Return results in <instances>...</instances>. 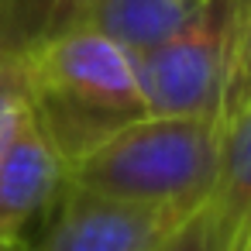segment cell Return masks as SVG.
<instances>
[{
    "instance_id": "cell-1",
    "label": "cell",
    "mask_w": 251,
    "mask_h": 251,
    "mask_svg": "<svg viewBox=\"0 0 251 251\" xmlns=\"http://www.w3.org/2000/svg\"><path fill=\"white\" fill-rule=\"evenodd\" d=\"M21 62L28 103L62 165L83 158L117 127L148 117L134 59L90 28H73Z\"/></svg>"
},
{
    "instance_id": "cell-2",
    "label": "cell",
    "mask_w": 251,
    "mask_h": 251,
    "mask_svg": "<svg viewBox=\"0 0 251 251\" xmlns=\"http://www.w3.org/2000/svg\"><path fill=\"white\" fill-rule=\"evenodd\" d=\"M220 158V121L141 117L66 165V182L134 203H206Z\"/></svg>"
},
{
    "instance_id": "cell-3",
    "label": "cell",
    "mask_w": 251,
    "mask_h": 251,
    "mask_svg": "<svg viewBox=\"0 0 251 251\" xmlns=\"http://www.w3.org/2000/svg\"><path fill=\"white\" fill-rule=\"evenodd\" d=\"M237 7L241 0H200L169 42L134 59L148 117L220 121Z\"/></svg>"
},
{
    "instance_id": "cell-4",
    "label": "cell",
    "mask_w": 251,
    "mask_h": 251,
    "mask_svg": "<svg viewBox=\"0 0 251 251\" xmlns=\"http://www.w3.org/2000/svg\"><path fill=\"white\" fill-rule=\"evenodd\" d=\"M193 210L117 200L66 182L38 237L28 244L35 251H155Z\"/></svg>"
},
{
    "instance_id": "cell-5",
    "label": "cell",
    "mask_w": 251,
    "mask_h": 251,
    "mask_svg": "<svg viewBox=\"0 0 251 251\" xmlns=\"http://www.w3.org/2000/svg\"><path fill=\"white\" fill-rule=\"evenodd\" d=\"M66 189V165L25 103L0 141V244H28Z\"/></svg>"
},
{
    "instance_id": "cell-6",
    "label": "cell",
    "mask_w": 251,
    "mask_h": 251,
    "mask_svg": "<svg viewBox=\"0 0 251 251\" xmlns=\"http://www.w3.org/2000/svg\"><path fill=\"white\" fill-rule=\"evenodd\" d=\"M206 213L220 251H248L251 244V103L220 121L217 179Z\"/></svg>"
},
{
    "instance_id": "cell-7",
    "label": "cell",
    "mask_w": 251,
    "mask_h": 251,
    "mask_svg": "<svg viewBox=\"0 0 251 251\" xmlns=\"http://www.w3.org/2000/svg\"><path fill=\"white\" fill-rule=\"evenodd\" d=\"M196 4L200 0H97L79 28H90L124 49L131 59H141L169 42L189 21Z\"/></svg>"
},
{
    "instance_id": "cell-8",
    "label": "cell",
    "mask_w": 251,
    "mask_h": 251,
    "mask_svg": "<svg viewBox=\"0 0 251 251\" xmlns=\"http://www.w3.org/2000/svg\"><path fill=\"white\" fill-rule=\"evenodd\" d=\"M97 0H0V59H28L79 28Z\"/></svg>"
},
{
    "instance_id": "cell-9",
    "label": "cell",
    "mask_w": 251,
    "mask_h": 251,
    "mask_svg": "<svg viewBox=\"0 0 251 251\" xmlns=\"http://www.w3.org/2000/svg\"><path fill=\"white\" fill-rule=\"evenodd\" d=\"M251 103V0H241L237 7V28H234V45H230V69H227V86H224V103H220V121L230 117Z\"/></svg>"
},
{
    "instance_id": "cell-10",
    "label": "cell",
    "mask_w": 251,
    "mask_h": 251,
    "mask_svg": "<svg viewBox=\"0 0 251 251\" xmlns=\"http://www.w3.org/2000/svg\"><path fill=\"white\" fill-rule=\"evenodd\" d=\"M155 251H220L213 224H210V213H206V203L196 206Z\"/></svg>"
},
{
    "instance_id": "cell-11",
    "label": "cell",
    "mask_w": 251,
    "mask_h": 251,
    "mask_svg": "<svg viewBox=\"0 0 251 251\" xmlns=\"http://www.w3.org/2000/svg\"><path fill=\"white\" fill-rule=\"evenodd\" d=\"M28 103V76L25 62L18 59H0V141L7 138L18 110Z\"/></svg>"
},
{
    "instance_id": "cell-12",
    "label": "cell",
    "mask_w": 251,
    "mask_h": 251,
    "mask_svg": "<svg viewBox=\"0 0 251 251\" xmlns=\"http://www.w3.org/2000/svg\"><path fill=\"white\" fill-rule=\"evenodd\" d=\"M0 251H35L31 244H0Z\"/></svg>"
},
{
    "instance_id": "cell-13",
    "label": "cell",
    "mask_w": 251,
    "mask_h": 251,
    "mask_svg": "<svg viewBox=\"0 0 251 251\" xmlns=\"http://www.w3.org/2000/svg\"><path fill=\"white\" fill-rule=\"evenodd\" d=\"M248 251H251V244H248Z\"/></svg>"
}]
</instances>
